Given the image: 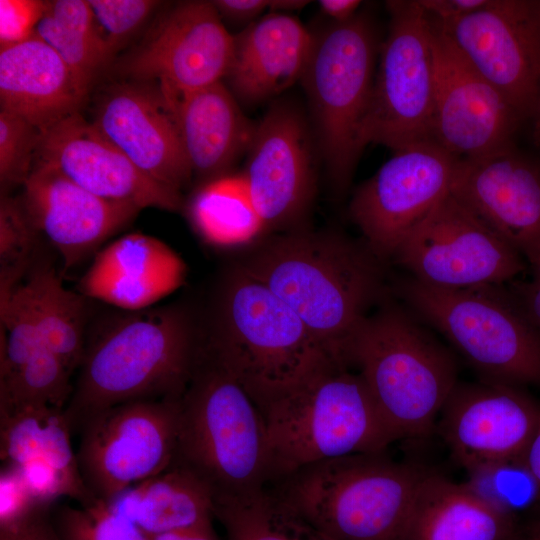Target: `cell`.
<instances>
[{
	"instance_id": "4",
	"label": "cell",
	"mask_w": 540,
	"mask_h": 540,
	"mask_svg": "<svg viewBox=\"0 0 540 540\" xmlns=\"http://www.w3.org/2000/svg\"><path fill=\"white\" fill-rule=\"evenodd\" d=\"M205 347L258 408L338 366L281 299L237 266L216 295Z\"/></svg>"
},
{
	"instance_id": "42",
	"label": "cell",
	"mask_w": 540,
	"mask_h": 540,
	"mask_svg": "<svg viewBox=\"0 0 540 540\" xmlns=\"http://www.w3.org/2000/svg\"><path fill=\"white\" fill-rule=\"evenodd\" d=\"M41 506L43 505L38 504L32 497L18 468H1L0 529L21 522Z\"/></svg>"
},
{
	"instance_id": "17",
	"label": "cell",
	"mask_w": 540,
	"mask_h": 540,
	"mask_svg": "<svg viewBox=\"0 0 540 540\" xmlns=\"http://www.w3.org/2000/svg\"><path fill=\"white\" fill-rule=\"evenodd\" d=\"M430 19L436 66L430 141L459 160L511 146L512 134L521 120L519 114Z\"/></svg>"
},
{
	"instance_id": "10",
	"label": "cell",
	"mask_w": 540,
	"mask_h": 540,
	"mask_svg": "<svg viewBox=\"0 0 540 540\" xmlns=\"http://www.w3.org/2000/svg\"><path fill=\"white\" fill-rule=\"evenodd\" d=\"M389 26L379 47L364 145L393 152L430 141L436 66L433 26L419 1L386 2Z\"/></svg>"
},
{
	"instance_id": "18",
	"label": "cell",
	"mask_w": 540,
	"mask_h": 540,
	"mask_svg": "<svg viewBox=\"0 0 540 540\" xmlns=\"http://www.w3.org/2000/svg\"><path fill=\"white\" fill-rule=\"evenodd\" d=\"M440 414L441 434L469 472L521 461L540 425V407L518 386L485 380L457 382Z\"/></svg>"
},
{
	"instance_id": "15",
	"label": "cell",
	"mask_w": 540,
	"mask_h": 540,
	"mask_svg": "<svg viewBox=\"0 0 540 540\" xmlns=\"http://www.w3.org/2000/svg\"><path fill=\"white\" fill-rule=\"evenodd\" d=\"M434 21L521 119L533 117L540 102V1L489 0L465 16Z\"/></svg>"
},
{
	"instance_id": "23",
	"label": "cell",
	"mask_w": 540,
	"mask_h": 540,
	"mask_svg": "<svg viewBox=\"0 0 540 540\" xmlns=\"http://www.w3.org/2000/svg\"><path fill=\"white\" fill-rule=\"evenodd\" d=\"M186 276L185 262L166 243L130 233L96 253L78 283V291L121 310L137 311L176 291Z\"/></svg>"
},
{
	"instance_id": "12",
	"label": "cell",
	"mask_w": 540,
	"mask_h": 540,
	"mask_svg": "<svg viewBox=\"0 0 540 540\" xmlns=\"http://www.w3.org/2000/svg\"><path fill=\"white\" fill-rule=\"evenodd\" d=\"M392 260L417 281L441 289L504 285L527 266L451 191L401 243Z\"/></svg>"
},
{
	"instance_id": "5",
	"label": "cell",
	"mask_w": 540,
	"mask_h": 540,
	"mask_svg": "<svg viewBox=\"0 0 540 540\" xmlns=\"http://www.w3.org/2000/svg\"><path fill=\"white\" fill-rule=\"evenodd\" d=\"M259 410L268 442L269 485L317 462L384 453L399 440L362 377L349 368L327 367Z\"/></svg>"
},
{
	"instance_id": "9",
	"label": "cell",
	"mask_w": 540,
	"mask_h": 540,
	"mask_svg": "<svg viewBox=\"0 0 540 540\" xmlns=\"http://www.w3.org/2000/svg\"><path fill=\"white\" fill-rule=\"evenodd\" d=\"M378 52L375 28L364 13L313 34L300 82L309 101L320 156L338 194L347 190L365 148L363 128Z\"/></svg>"
},
{
	"instance_id": "33",
	"label": "cell",
	"mask_w": 540,
	"mask_h": 540,
	"mask_svg": "<svg viewBox=\"0 0 540 540\" xmlns=\"http://www.w3.org/2000/svg\"><path fill=\"white\" fill-rule=\"evenodd\" d=\"M71 375L50 349L39 350L17 371L0 379V412L32 406L65 409L73 392Z\"/></svg>"
},
{
	"instance_id": "35",
	"label": "cell",
	"mask_w": 540,
	"mask_h": 540,
	"mask_svg": "<svg viewBox=\"0 0 540 540\" xmlns=\"http://www.w3.org/2000/svg\"><path fill=\"white\" fill-rule=\"evenodd\" d=\"M0 317L2 379L17 371L47 346L22 283L8 298L0 301Z\"/></svg>"
},
{
	"instance_id": "52",
	"label": "cell",
	"mask_w": 540,
	"mask_h": 540,
	"mask_svg": "<svg viewBox=\"0 0 540 540\" xmlns=\"http://www.w3.org/2000/svg\"><path fill=\"white\" fill-rule=\"evenodd\" d=\"M532 118L535 124V135L540 142V102Z\"/></svg>"
},
{
	"instance_id": "19",
	"label": "cell",
	"mask_w": 540,
	"mask_h": 540,
	"mask_svg": "<svg viewBox=\"0 0 540 540\" xmlns=\"http://www.w3.org/2000/svg\"><path fill=\"white\" fill-rule=\"evenodd\" d=\"M451 193L532 267L540 263V166L512 145L459 160Z\"/></svg>"
},
{
	"instance_id": "51",
	"label": "cell",
	"mask_w": 540,
	"mask_h": 540,
	"mask_svg": "<svg viewBox=\"0 0 540 540\" xmlns=\"http://www.w3.org/2000/svg\"><path fill=\"white\" fill-rule=\"evenodd\" d=\"M526 540H540V521L530 528Z\"/></svg>"
},
{
	"instance_id": "32",
	"label": "cell",
	"mask_w": 540,
	"mask_h": 540,
	"mask_svg": "<svg viewBox=\"0 0 540 540\" xmlns=\"http://www.w3.org/2000/svg\"><path fill=\"white\" fill-rule=\"evenodd\" d=\"M33 37L50 46L87 91L112 59L87 0L45 1Z\"/></svg>"
},
{
	"instance_id": "14",
	"label": "cell",
	"mask_w": 540,
	"mask_h": 540,
	"mask_svg": "<svg viewBox=\"0 0 540 540\" xmlns=\"http://www.w3.org/2000/svg\"><path fill=\"white\" fill-rule=\"evenodd\" d=\"M246 154L242 175L264 231L301 229L315 197L320 156L303 111L292 101H275L256 123Z\"/></svg>"
},
{
	"instance_id": "53",
	"label": "cell",
	"mask_w": 540,
	"mask_h": 540,
	"mask_svg": "<svg viewBox=\"0 0 540 540\" xmlns=\"http://www.w3.org/2000/svg\"><path fill=\"white\" fill-rule=\"evenodd\" d=\"M298 538H299V537H298ZM299 540H303V539L299 538Z\"/></svg>"
},
{
	"instance_id": "43",
	"label": "cell",
	"mask_w": 540,
	"mask_h": 540,
	"mask_svg": "<svg viewBox=\"0 0 540 540\" xmlns=\"http://www.w3.org/2000/svg\"><path fill=\"white\" fill-rule=\"evenodd\" d=\"M49 508L41 506L21 522L0 529V540H61L54 524L47 518Z\"/></svg>"
},
{
	"instance_id": "47",
	"label": "cell",
	"mask_w": 540,
	"mask_h": 540,
	"mask_svg": "<svg viewBox=\"0 0 540 540\" xmlns=\"http://www.w3.org/2000/svg\"><path fill=\"white\" fill-rule=\"evenodd\" d=\"M146 537L147 540H219L212 521L185 529L146 535Z\"/></svg>"
},
{
	"instance_id": "45",
	"label": "cell",
	"mask_w": 540,
	"mask_h": 540,
	"mask_svg": "<svg viewBox=\"0 0 540 540\" xmlns=\"http://www.w3.org/2000/svg\"><path fill=\"white\" fill-rule=\"evenodd\" d=\"M426 13L436 21L456 19L483 8L489 0H419Z\"/></svg>"
},
{
	"instance_id": "6",
	"label": "cell",
	"mask_w": 540,
	"mask_h": 540,
	"mask_svg": "<svg viewBox=\"0 0 540 540\" xmlns=\"http://www.w3.org/2000/svg\"><path fill=\"white\" fill-rule=\"evenodd\" d=\"M347 362L398 439L428 435L457 384L452 354L406 306L387 300L355 330Z\"/></svg>"
},
{
	"instance_id": "54",
	"label": "cell",
	"mask_w": 540,
	"mask_h": 540,
	"mask_svg": "<svg viewBox=\"0 0 540 540\" xmlns=\"http://www.w3.org/2000/svg\"><path fill=\"white\" fill-rule=\"evenodd\" d=\"M511 540H514L513 538Z\"/></svg>"
},
{
	"instance_id": "2",
	"label": "cell",
	"mask_w": 540,
	"mask_h": 540,
	"mask_svg": "<svg viewBox=\"0 0 540 540\" xmlns=\"http://www.w3.org/2000/svg\"><path fill=\"white\" fill-rule=\"evenodd\" d=\"M109 317L86 339L64 409L72 433L96 413L118 404L180 399L202 355L205 335L184 305Z\"/></svg>"
},
{
	"instance_id": "46",
	"label": "cell",
	"mask_w": 540,
	"mask_h": 540,
	"mask_svg": "<svg viewBox=\"0 0 540 540\" xmlns=\"http://www.w3.org/2000/svg\"><path fill=\"white\" fill-rule=\"evenodd\" d=\"M212 3L220 17L234 23L250 24L263 11L270 8L271 0H215Z\"/></svg>"
},
{
	"instance_id": "28",
	"label": "cell",
	"mask_w": 540,
	"mask_h": 540,
	"mask_svg": "<svg viewBox=\"0 0 540 540\" xmlns=\"http://www.w3.org/2000/svg\"><path fill=\"white\" fill-rule=\"evenodd\" d=\"M107 503L146 535H151L211 522L215 493L196 473L172 464Z\"/></svg>"
},
{
	"instance_id": "1",
	"label": "cell",
	"mask_w": 540,
	"mask_h": 540,
	"mask_svg": "<svg viewBox=\"0 0 540 540\" xmlns=\"http://www.w3.org/2000/svg\"><path fill=\"white\" fill-rule=\"evenodd\" d=\"M385 264L363 239L301 228L261 241L237 267L281 299L335 364L349 368L355 330L386 300Z\"/></svg>"
},
{
	"instance_id": "8",
	"label": "cell",
	"mask_w": 540,
	"mask_h": 540,
	"mask_svg": "<svg viewBox=\"0 0 540 540\" xmlns=\"http://www.w3.org/2000/svg\"><path fill=\"white\" fill-rule=\"evenodd\" d=\"M395 293L440 332L485 381L540 384V332L503 285L441 289L411 276Z\"/></svg>"
},
{
	"instance_id": "11",
	"label": "cell",
	"mask_w": 540,
	"mask_h": 540,
	"mask_svg": "<svg viewBox=\"0 0 540 540\" xmlns=\"http://www.w3.org/2000/svg\"><path fill=\"white\" fill-rule=\"evenodd\" d=\"M180 399H146L96 413L81 426L76 451L81 477L110 502L168 469L176 455Z\"/></svg>"
},
{
	"instance_id": "3",
	"label": "cell",
	"mask_w": 540,
	"mask_h": 540,
	"mask_svg": "<svg viewBox=\"0 0 540 540\" xmlns=\"http://www.w3.org/2000/svg\"><path fill=\"white\" fill-rule=\"evenodd\" d=\"M425 472L384 453L355 454L307 465L266 490L279 516L320 540H402Z\"/></svg>"
},
{
	"instance_id": "49",
	"label": "cell",
	"mask_w": 540,
	"mask_h": 540,
	"mask_svg": "<svg viewBox=\"0 0 540 540\" xmlns=\"http://www.w3.org/2000/svg\"><path fill=\"white\" fill-rule=\"evenodd\" d=\"M521 463L530 475L540 500V425L524 452Z\"/></svg>"
},
{
	"instance_id": "30",
	"label": "cell",
	"mask_w": 540,
	"mask_h": 540,
	"mask_svg": "<svg viewBox=\"0 0 540 540\" xmlns=\"http://www.w3.org/2000/svg\"><path fill=\"white\" fill-rule=\"evenodd\" d=\"M186 215L208 245L231 248L252 243L265 231L242 174H227L196 187Z\"/></svg>"
},
{
	"instance_id": "50",
	"label": "cell",
	"mask_w": 540,
	"mask_h": 540,
	"mask_svg": "<svg viewBox=\"0 0 540 540\" xmlns=\"http://www.w3.org/2000/svg\"><path fill=\"white\" fill-rule=\"evenodd\" d=\"M309 2L303 0H271L270 12L286 13L303 8Z\"/></svg>"
},
{
	"instance_id": "39",
	"label": "cell",
	"mask_w": 540,
	"mask_h": 540,
	"mask_svg": "<svg viewBox=\"0 0 540 540\" xmlns=\"http://www.w3.org/2000/svg\"><path fill=\"white\" fill-rule=\"evenodd\" d=\"M111 57L160 4L152 0H87Z\"/></svg>"
},
{
	"instance_id": "16",
	"label": "cell",
	"mask_w": 540,
	"mask_h": 540,
	"mask_svg": "<svg viewBox=\"0 0 540 540\" xmlns=\"http://www.w3.org/2000/svg\"><path fill=\"white\" fill-rule=\"evenodd\" d=\"M234 36L212 1L175 5L148 37L120 64L139 82H154L167 97H180L222 82L233 53Z\"/></svg>"
},
{
	"instance_id": "20",
	"label": "cell",
	"mask_w": 540,
	"mask_h": 540,
	"mask_svg": "<svg viewBox=\"0 0 540 540\" xmlns=\"http://www.w3.org/2000/svg\"><path fill=\"white\" fill-rule=\"evenodd\" d=\"M34 164L108 201L177 211L181 193L153 181L77 112L41 132Z\"/></svg>"
},
{
	"instance_id": "48",
	"label": "cell",
	"mask_w": 540,
	"mask_h": 540,
	"mask_svg": "<svg viewBox=\"0 0 540 540\" xmlns=\"http://www.w3.org/2000/svg\"><path fill=\"white\" fill-rule=\"evenodd\" d=\"M361 4L358 0L318 1L321 11L335 23H343L355 17Z\"/></svg>"
},
{
	"instance_id": "26",
	"label": "cell",
	"mask_w": 540,
	"mask_h": 540,
	"mask_svg": "<svg viewBox=\"0 0 540 540\" xmlns=\"http://www.w3.org/2000/svg\"><path fill=\"white\" fill-rule=\"evenodd\" d=\"M183 150L199 185L229 174L247 153L256 123L250 121L223 82L180 97H167Z\"/></svg>"
},
{
	"instance_id": "31",
	"label": "cell",
	"mask_w": 540,
	"mask_h": 540,
	"mask_svg": "<svg viewBox=\"0 0 540 540\" xmlns=\"http://www.w3.org/2000/svg\"><path fill=\"white\" fill-rule=\"evenodd\" d=\"M23 286L47 348L73 373L85 350L86 297L66 289L46 263L34 264Z\"/></svg>"
},
{
	"instance_id": "29",
	"label": "cell",
	"mask_w": 540,
	"mask_h": 540,
	"mask_svg": "<svg viewBox=\"0 0 540 540\" xmlns=\"http://www.w3.org/2000/svg\"><path fill=\"white\" fill-rule=\"evenodd\" d=\"M71 435L64 409L32 406L0 412L1 461L4 466L19 467L43 459L67 478L79 505H90L98 499L83 482Z\"/></svg>"
},
{
	"instance_id": "7",
	"label": "cell",
	"mask_w": 540,
	"mask_h": 540,
	"mask_svg": "<svg viewBox=\"0 0 540 540\" xmlns=\"http://www.w3.org/2000/svg\"><path fill=\"white\" fill-rule=\"evenodd\" d=\"M215 497L260 493L269 485L263 416L244 387L206 349L180 398L176 455Z\"/></svg>"
},
{
	"instance_id": "44",
	"label": "cell",
	"mask_w": 540,
	"mask_h": 540,
	"mask_svg": "<svg viewBox=\"0 0 540 540\" xmlns=\"http://www.w3.org/2000/svg\"><path fill=\"white\" fill-rule=\"evenodd\" d=\"M532 278L509 290L525 316L540 332V263L532 267Z\"/></svg>"
},
{
	"instance_id": "38",
	"label": "cell",
	"mask_w": 540,
	"mask_h": 540,
	"mask_svg": "<svg viewBox=\"0 0 540 540\" xmlns=\"http://www.w3.org/2000/svg\"><path fill=\"white\" fill-rule=\"evenodd\" d=\"M41 132L19 115L0 109V181L2 192L29 177Z\"/></svg>"
},
{
	"instance_id": "37",
	"label": "cell",
	"mask_w": 540,
	"mask_h": 540,
	"mask_svg": "<svg viewBox=\"0 0 540 540\" xmlns=\"http://www.w3.org/2000/svg\"><path fill=\"white\" fill-rule=\"evenodd\" d=\"M54 526L61 540H147L134 523L99 499L87 506H60Z\"/></svg>"
},
{
	"instance_id": "13",
	"label": "cell",
	"mask_w": 540,
	"mask_h": 540,
	"mask_svg": "<svg viewBox=\"0 0 540 540\" xmlns=\"http://www.w3.org/2000/svg\"><path fill=\"white\" fill-rule=\"evenodd\" d=\"M459 159L432 141L393 152L354 192L349 215L384 263L447 197Z\"/></svg>"
},
{
	"instance_id": "34",
	"label": "cell",
	"mask_w": 540,
	"mask_h": 540,
	"mask_svg": "<svg viewBox=\"0 0 540 540\" xmlns=\"http://www.w3.org/2000/svg\"><path fill=\"white\" fill-rule=\"evenodd\" d=\"M39 236L20 198L2 195L0 203V301L10 296L35 264Z\"/></svg>"
},
{
	"instance_id": "41",
	"label": "cell",
	"mask_w": 540,
	"mask_h": 540,
	"mask_svg": "<svg viewBox=\"0 0 540 540\" xmlns=\"http://www.w3.org/2000/svg\"><path fill=\"white\" fill-rule=\"evenodd\" d=\"M44 8L45 1L1 0L0 49L33 37Z\"/></svg>"
},
{
	"instance_id": "27",
	"label": "cell",
	"mask_w": 540,
	"mask_h": 540,
	"mask_svg": "<svg viewBox=\"0 0 540 540\" xmlns=\"http://www.w3.org/2000/svg\"><path fill=\"white\" fill-rule=\"evenodd\" d=\"M512 515L467 483L425 472L402 540H511Z\"/></svg>"
},
{
	"instance_id": "22",
	"label": "cell",
	"mask_w": 540,
	"mask_h": 540,
	"mask_svg": "<svg viewBox=\"0 0 540 540\" xmlns=\"http://www.w3.org/2000/svg\"><path fill=\"white\" fill-rule=\"evenodd\" d=\"M20 200L40 236L61 256L64 272L98 252L141 211L102 199L40 164H34Z\"/></svg>"
},
{
	"instance_id": "25",
	"label": "cell",
	"mask_w": 540,
	"mask_h": 540,
	"mask_svg": "<svg viewBox=\"0 0 540 540\" xmlns=\"http://www.w3.org/2000/svg\"><path fill=\"white\" fill-rule=\"evenodd\" d=\"M88 91L61 57L36 37L0 49L1 109L44 132L78 112Z\"/></svg>"
},
{
	"instance_id": "21",
	"label": "cell",
	"mask_w": 540,
	"mask_h": 540,
	"mask_svg": "<svg viewBox=\"0 0 540 540\" xmlns=\"http://www.w3.org/2000/svg\"><path fill=\"white\" fill-rule=\"evenodd\" d=\"M149 84L133 81L108 88L92 124L143 174L181 193L192 173L175 115L161 89Z\"/></svg>"
},
{
	"instance_id": "36",
	"label": "cell",
	"mask_w": 540,
	"mask_h": 540,
	"mask_svg": "<svg viewBox=\"0 0 540 540\" xmlns=\"http://www.w3.org/2000/svg\"><path fill=\"white\" fill-rule=\"evenodd\" d=\"M214 517L223 524L228 540H299L278 526L267 490L251 496L215 497Z\"/></svg>"
},
{
	"instance_id": "40",
	"label": "cell",
	"mask_w": 540,
	"mask_h": 540,
	"mask_svg": "<svg viewBox=\"0 0 540 540\" xmlns=\"http://www.w3.org/2000/svg\"><path fill=\"white\" fill-rule=\"evenodd\" d=\"M16 468L38 504L50 507L62 496L77 501L76 492L67 478L43 459H33Z\"/></svg>"
},
{
	"instance_id": "24",
	"label": "cell",
	"mask_w": 540,
	"mask_h": 540,
	"mask_svg": "<svg viewBox=\"0 0 540 540\" xmlns=\"http://www.w3.org/2000/svg\"><path fill=\"white\" fill-rule=\"evenodd\" d=\"M313 33L287 13L270 12L234 36L225 80L239 103L274 98L301 81Z\"/></svg>"
}]
</instances>
